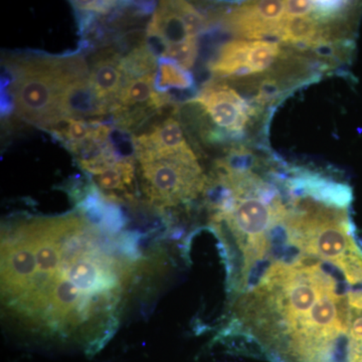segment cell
I'll use <instances>...</instances> for the list:
<instances>
[{"instance_id": "1", "label": "cell", "mask_w": 362, "mask_h": 362, "mask_svg": "<svg viewBox=\"0 0 362 362\" xmlns=\"http://www.w3.org/2000/svg\"><path fill=\"white\" fill-rule=\"evenodd\" d=\"M139 264L84 209L11 221L1 232V318L37 344L94 356L116 334Z\"/></svg>"}, {"instance_id": "2", "label": "cell", "mask_w": 362, "mask_h": 362, "mask_svg": "<svg viewBox=\"0 0 362 362\" xmlns=\"http://www.w3.org/2000/svg\"><path fill=\"white\" fill-rule=\"evenodd\" d=\"M11 70L14 76L13 95L18 114L51 129L64 119L62 102L66 90L90 77L85 59L78 56L21 59Z\"/></svg>"}, {"instance_id": "3", "label": "cell", "mask_w": 362, "mask_h": 362, "mask_svg": "<svg viewBox=\"0 0 362 362\" xmlns=\"http://www.w3.org/2000/svg\"><path fill=\"white\" fill-rule=\"evenodd\" d=\"M143 194L157 207L175 206L206 192V175L197 157L140 159Z\"/></svg>"}, {"instance_id": "4", "label": "cell", "mask_w": 362, "mask_h": 362, "mask_svg": "<svg viewBox=\"0 0 362 362\" xmlns=\"http://www.w3.org/2000/svg\"><path fill=\"white\" fill-rule=\"evenodd\" d=\"M284 52V45L277 40H233L221 47L209 68L218 78L266 75L277 65Z\"/></svg>"}, {"instance_id": "5", "label": "cell", "mask_w": 362, "mask_h": 362, "mask_svg": "<svg viewBox=\"0 0 362 362\" xmlns=\"http://www.w3.org/2000/svg\"><path fill=\"white\" fill-rule=\"evenodd\" d=\"M221 129L230 134L245 133L261 109L244 99L232 86L211 81L194 100Z\"/></svg>"}, {"instance_id": "6", "label": "cell", "mask_w": 362, "mask_h": 362, "mask_svg": "<svg viewBox=\"0 0 362 362\" xmlns=\"http://www.w3.org/2000/svg\"><path fill=\"white\" fill-rule=\"evenodd\" d=\"M285 1H247L226 13L223 23L240 40H278L285 21Z\"/></svg>"}, {"instance_id": "7", "label": "cell", "mask_w": 362, "mask_h": 362, "mask_svg": "<svg viewBox=\"0 0 362 362\" xmlns=\"http://www.w3.org/2000/svg\"><path fill=\"white\" fill-rule=\"evenodd\" d=\"M288 192L295 201L307 199L325 206L345 209L352 202L349 185L327 180L309 171H295L292 177L286 178Z\"/></svg>"}, {"instance_id": "8", "label": "cell", "mask_w": 362, "mask_h": 362, "mask_svg": "<svg viewBox=\"0 0 362 362\" xmlns=\"http://www.w3.org/2000/svg\"><path fill=\"white\" fill-rule=\"evenodd\" d=\"M118 52L106 49L98 52L92 59L90 85L100 102L112 112L119 95L127 82Z\"/></svg>"}, {"instance_id": "9", "label": "cell", "mask_w": 362, "mask_h": 362, "mask_svg": "<svg viewBox=\"0 0 362 362\" xmlns=\"http://www.w3.org/2000/svg\"><path fill=\"white\" fill-rule=\"evenodd\" d=\"M147 37H156L166 47L194 39L188 35L187 26L173 1H162L158 4L150 21Z\"/></svg>"}, {"instance_id": "10", "label": "cell", "mask_w": 362, "mask_h": 362, "mask_svg": "<svg viewBox=\"0 0 362 362\" xmlns=\"http://www.w3.org/2000/svg\"><path fill=\"white\" fill-rule=\"evenodd\" d=\"M192 85L194 78L187 71L183 70L170 59H159L156 71V90L165 93L169 89H189Z\"/></svg>"}, {"instance_id": "11", "label": "cell", "mask_w": 362, "mask_h": 362, "mask_svg": "<svg viewBox=\"0 0 362 362\" xmlns=\"http://www.w3.org/2000/svg\"><path fill=\"white\" fill-rule=\"evenodd\" d=\"M197 40L188 39L185 42L166 47L160 59L175 62L183 70L188 71L194 66L197 58Z\"/></svg>"}, {"instance_id": "12", "label": "cell", "mask_w": 362, "mask_h": 362, "mask_svg": "<svg viewBox=\"0 0 362 362\" xmlns=\"http://www.w3.org/2000/svg\"><path fill=\"white\" fill-rule=\"evenodd\" d=\"M176 11L182 18L190 37L197 39L206 28V20L192 4L185 1H173Z\"/></svg>"}, {"instance_id": "13", "label": "cell", "mask_w": 362, "mask_h": 362, "mask_svg": "<svg viewBox=\"0 0 362 362\" xmlns=\"http://www.w3.org/2000/svg\"><path fill=\"white\" fill-rule=\"evenodd\" d=\"M285 2V18L311 16L316 8V1L310 0H288Z\"/></svg>"}]
</instances>
